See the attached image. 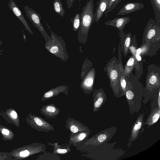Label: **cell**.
Listing matches in <instances>:
<instances>
[{"mask_svg": "<svg viewBox=\"0 0 160 160\" xmlns=\"http://www.w3.org/2000/svg\"><path fill=\"white\" fill-rule=\"evenodd\" d=\"M126 82L125 93L131 114L138 112L141 109L144 93L143 85L132 72L125 77Z\"/></svg>", "mask_w": 160, "mask_h": 160, "instance_id": "cell-1", "label": "cell"}, {"mask_svg": "<svg viewBox=\"0 0 160 160\" xmlns=\"http://www.w3.org/2000/svg\"><path fill=\"white\" fill-rule=\"evenodd\" d=\"M118 59L116 56L113 57L107 63L103 68L107 72L110 80V87L115 96L121 97L120 89L121 66L122 64L121 58V51L118 49Z\"/></svg>", "mask_w": 160, "mask_h": 160, "instance_id": "cell-2", "label": "cell"}, {"mask_svg": "<svg viewBox=\"0 0 160 160\" xmlns=\"http://www.w3.org/2000/svg\"><path fill=\"white\" fill-rule=\"evenodd\" d=\"M94 8L93 0H89L82 8L78 34V39L80 44L84 45L86 42L90 29L94 21Z\"/></svg>", "mask_w": 160, "mask_h": 160, "instance_id": "cell-3", "label": "cell"}, {"mask_svg": "<svg viewBox=\"0 0 160 160\" xmlns=\"http://www.w3.org/2000/svg\"><path fill=\"white\" fill-rule=\"evenodd\" d=\"M51 32L50 40L45 43V47L50 53L66 62L69 59L65 42L62 37L58 36L51 29L47 23H46Z\"/></svg>", "mask_w": 160, "mask_h": 160, "instance_id": "cell-4", "label": "cell"}, {"mask_svg": "<svg viewBox=\"0 0 160 160\" xmlns=\"http://www.w3.org/2000/svg\"><path fill=\"white\" fill-rule=\"evenodd\" d=\"M46 152L44 144L33 142L14 149L10 152L13 160H21L36 154Z\"/></svg>", "mask_w": 160, "mask_h": 160, "instance_id": "cell-5", "label": "cell"}, {"mask_svg": "<svg viewBox=\"0 0 160 160\" xmlns=\"http://www.w3.org/2000/svg\"><path fill=\"white\" fill-rule=\"evenodd\" d=\"M145 88L149 91L160 88V67L151 64L148 67Z\"/></svg>", "mask_w": 160, "mask_h": 160, "instance_id": "cell-6", "label": "cell"}, {"mask_svg": "<svg viewBox=\"0 0 160 160\" xmlns=\"http://www.w3.org/2000/svg\"><path fill=\"white\" fill-rule=\"evenodd\" d=\"M160 41V25L150 18L148 21L143 32L142 44L146 42Z\"/></svg>", "mask_w": 160, "mask_h": 160, "instance_id": "cell-7", "label": "cell"}, {"mask_svg": "<svg viewBox=\"0 0 160 160\" xmlns=\"http://www.w3.org/2000/svg\"><path fill=\"white\" fill-rule=\"evenodd\" d=\"M27 123L32 128L39 132H49L54 130L52 125L41 117L29 113L26 118Z\"/></svg>", "mask_w": 160, "mask_h": 160, "instance_id": "cell-8", "label": "cell"}, {"mask_svg": "<svg viewBox=\"0 0 160 160\" xmlns=\"http://www.w3.org/2000/svg\"><path fill=\"white\" fill-rule=\"evenodd\" d=\"M24 8L27 16L41 32L45 40V43H47L50 40V37L48 35L42 25L41 22L42 18L40 14L28 6H24Z\"/></svg>", "mask_w": 160, "mask_h": 160, "instance_id": "cell-9", "label": "cell"}, {"mask_svg": "<svg viewBox=\"0 0 160 160\" xmlns=\"http://www.w3.org/2000/svg\"><path fill=\"white\" fill-rule=\"evenodd\" d=\"M95 74V68H91L82 80L80 87L85 94L90 95L93 92Z\"/></svg>", "mask_w": 160, "mask_h": 160, "instance_id": "cell-10", "label": "cell"}, {"mask_svg": "<svg viewBox=\"0 0 160 160\" xmlns=\"http://www.w3.org/2000/svg\"><path fill=\"white\" fill-rule=\"evenodd\" d=\"M138 48V44L135 42L130 43L129 47L130 52L134 56L135 59V63L134 67L135 69V76L139 79L141 78L143 73V60L140 55L136 53V49Z\"/></svg>", "mask_w": 160, "mask_h": 160, "instance_id": "cell-11", "label": "cell"}, {"mask_svg": "<svg viewBox=\"0 0 160 160\" xmlns=\"http://www.w3.org/2000/svg\"><path fill=\"white\" fill-rule=\"evenodd\" d=\"M65 127L67 129L69 130L71 135L79 132L90 131L88 127L72 118H68Z\"/></svg>", "mask_w": 160, "mask_h": 160, "instance_id": "cell-12", "label": "cell"}, {"mask_svg": "<svg viewBox=\"0 0 160 160\" xmlns=\"http://www.w3.org/2000/svg\"><path fill=\"white\" fill-rule=\"evenodd\" d=\"M92 97L93 99V112L98 111L102 107L107 99V95L102 88L95 89L93 91Z\"/></svg>", "mask_w": 160, "mask_h": 160, "instance_id": "cell-13", "label": "cell"}, {"mask_svg": "<svg viewBox=\"0 0 160 160\" xmlns=\"http://www.w3.org/2000/svg\"><path fill=\"white\" fill-rule=\"evenodd\" d=\"M0 115L8 123L12 124L17 127H20V120L19 116L16 110L12 108L1 110Z\"/></svg>", "mask_w": 160, "mask_h": 160, "instance_id": "cell-14", "label": "cell"}, {"mask_svg": "<svg viewBox=\"0 0 160 160\" xmlns=\"http://www.w3.org/2000/svg\"><path fill=\"white\" fill-rule=\"evenodd\" d=\"M141 49L140 55L141 57H152L156 54L160 48V41L157 42H146L139 47Z\"/></svg>", "mask_w": 160, "mask_h": 160, "instance_id": "cell-15", "label": "cell"}, {"mask_svg": "<svg viewBox=\"0 0 160 160\" xmlns=\"http://www.w3.org/2000/svg\"><path fill=\"white\" fill-rule=\"evenodd\" d=\"M111 128L107 129L99 132L93 137L87 139L86 145H92L93 146H97L104 142L110 136Z\"/></svg>", "mask_w": 160, "mask_h": 160, "instance_id": "cell-16", "label": "cell"}, {"mask_svg": "<svg viewBox=\"0 0 160 160\" xmlns=\"http://www.w3.org/2000/svg\"><path fill=\"white\" fill-rule=\"evenodd\" d=\"M8 6L13 13L24 25L25 29L31 34L33 35L20 9L13 0H10L9 1Z\"/></svg>", "mask_w": 160, "mask_h": 160, "instance_id": "cell-17", "label": "cell"}, {"mask_svg": "<svg viewBox=\"0 0 160 160\" xmlns=\"http://www.w3.org/2000/svg\"><path fill=\"white\" fill-rule=\"evenodd\" d=\"M69 87L66 85H61L52 88L45 93L41 99L42 101H46L58 95L61 93H64L66 96L68 95Z\"/></svg>", "mask_w": 160, "mask_h": 160, "instance_id": "cell-18", "label": "cell"}, {"mask_svg": "<svg viewBox=\"0 0 160 160\" xmlns=\"http://www.w3.org/2000/svg\"><path fill=\"white\" fill-rule=\"evenodd\" d=\"M132 34L131 32L125 34L124 31L119 33L120 38V42L121 52H122L124 57H127L130 53L129 47L131 40L132 38Z\"/></svg>", "mask_w": 160, "mask_h": 160, "instance_id": "cell-19", "label": "cell"}, {"mask_svg": "<svg viewBox=\"0 0 160 160\" xmlns=\"http://www.w3.org/2000/svg\"><path fill=\"white\" fill-rule=\"evenodd\" d=\"M130 20L129 17L128 16L116 18L112 20L105 22V24L116 28L120 33L123 31L124 28L129 23Z\"/></svg>", "mask_w": 160, "mask_h": 160, "instance_id": "cell-20", "label": "cell"}, {"mask_svg": "<svg viewBox=\"0 0 160 160\" xmlns=\"http://www.w3.org/2000/svg\"><path fill=\"white\" fill-rule=\"evenodd\" d=\"M143 3L139 2H128L125 4L118 12V15H124L140 10L144 8Z\"/></svg>", "mask_w": 160, "mask_h": 160, "instance_id": "cell-21", "label": "cell"}, {"mask_svg": "<svg viewBox=\"0 0 160 160\" xmlns=\"http://www.w3.org/2000/svg\"><path fill=\"white\" fill-rule=\"evenodd\" d=\"M39 111L48 119L56 118L60 112V108L53 104L43 105Z\"/></svg>", "mask_w": 160, "mask_h": 160, "instance_id": "cell-22", "label": "cell"}, {"mask_svg": "<svg viewBox=\"0 0 160 160\" xmlns=\"http://www.w3.org/2000/svg\"><path fill=\"white\" fill-rule=\"evenodd\" d=\"M144 116L143 114L139 115L133 125L130 138L128 142V146H130L131 143L138 138L140 130L144 123Z\"/></svg>", "mask_w": 160, "mask_h": 160, "instance_id": "cell-23", "label": "cell"}, {"mask_svg": "<svg viewBox=\"0 0 160 160\" xmlns=\"http://www.w3.org/2000/svg\"><path fill=\"white\" fill-rule=\"evenodd\" d=\"M91 133V131L79 132L73 134H70L68 144L71 146L77 147L82 141L87 138Z\"/></svg>", "mask_w": 160, "mask_h": 160, "instance_id": "cell-24", "label": "cell"}, {"mask_svg": "<svg viewBox=\"0 0 160 160\" xmlns=\"http://www.w3.org/2000/svg\"><path fill=\"white\" fill-rule=\"evenodd\" d=\"M109 0H98L95 12L94 14V21L98 22L103 16L107 8Z\"/></svg>", "mask_w": 160, "mask_h": 160, "instance_id": "cell-25", "label": "cell"}, {"mask_svg": "<svg viewBox=\"0 0 160 160\" xmlns=\"http://www.w3.org/2000/svg\"><path fill=\"white\" fill-rule=\"evenodd\" d=\"M48 144L53 147V150L52 153L57 155L66 154L71 151L70 148L71 146L68 143L59 145L58 142H48Z\"/></svg>", "mask_w": 160, "mask_h": 160, "instance_id": "cell-26", "label": "cell"}, {"mask_svg": "<svg viewBox=\"0 0 160 160\" xmlns=\"http://www.w3.org/2000/svg\"><path fill=\"white\" fill-rule=\"evenodd\" d=\"M0 133L2 139L4 141H11L14 138L15 134L9 128L0 124Z\"/></svg>", "mask_w": 160, "mask_h": 160, "instance_id": "cell-27", "label": "cell"}, {"mask_svg": "<svg viewBox=\"0 0 160 160\" xmlns=\"http://www.w3.org/2000/svg\"><path fill=\"white\" fill-rule=\"evenodd\" d=\"M160 115V108L158 107L153 110H151L150 114L145 124L149 126L152 125L158 120Z\"/></svg>", "mask_w": 160, "mask_h": 160, "instance_id": "cell-28", "label": "cell"}, {"mask_svg": "<svg viewBox=\"0 0 160 160\" xmlns=\"http://www.w3.org/2000/svg\"><path fill=\"white\" fill-rule=\"evenodd\" d=\"M135 63V59L134 57L132 56H131L129 58L123 67V73L125 77L128 76L130 73L132 72Z\"/></svg>", "mask_w": 160, "mask_h": 160, "instance_id": "cell-29", "label": "cell"}, {"mask_svg": "<svg viewBox=\"0 0 160 160\" xmlns=\"http://www.w3.org/2000/svg\"><path fill=\"white\" fill-rule=\"evenodd\" d=\"M155 16V21L160 25V0H150Z\"/></svg>", "mask_w": 160, "mask_h": 160, "instance_id": "cell-30", "label": "cell"}, {"mask_svg": "<svg viewBox=\"0 0 160 160\" xmlns=\"http://www.w3.org/2000/svg\"><path fill=\"white\" fill-rule=\"evenodd\" d=\"M52 4L54 12L61 17H63L65 14V10L61 0H54Z\"/></svg>", "mask_w": 160, "mask_h": 160, "instance_id": "cell-31", "label": "cell"}, {"mask_svg": "<svg viewBox=\"0 0 160 160\" xmlns=\"http://www.w3.org/2000/svg\"><path fill=\"white\" fill-rule=\"evenodd\" d=\"M120 74V89L121 96H122L125 95L126 86V81L125 80V77L124 75L123 67L122 64L121 66Z\"/></svg>", "mask_w": 160, "mask_h": 160, "instance_id": "cell-32", "label": "cell"}, {"mask_svg": "<svg viewBox=\"0 0 160 160\" xmlns=\"http://www.w3.org/2000/svg\"><path fill=\"white\" fill-rule=\"evenodd\" d=\"M92 66L93 64L92 62L87 58H86L82 67L81 75L82 80L83 78L88 70L92 68Z\"/></svg>", "mask_w": 160, "mask_h": 160, "instance_id": "cell-33", "label": "cell"}, {"mask_svg": "<svg viewBox=\"0 0 160 160\" xmlns=\"http://www.w3.org/2000/svg\"><path fill=\"white\" fill-rule=\"evenodd\" d=\"M81 13H77L71 20L72 23L73 30L74 32L78 31L80 24Z\"/></svg>", "mask_w": 160, "mask_h": 160, "instance_id": "cell-34", "label": "cell"}, {"mask_svg": "<svg viewBox=\"0 0 160 160\" xmlns=\"http://www.w3.org/2000/svg\"><path fill=\"white\" fill-rule=\"evenodd\" d=\"M122 0H109L107 8L104 13L106 17L108 14L112 11Z\"/></svg>", "mask_w": 160, "mask_h": 160, "instance_id": "cell-35", "label": "cell"}, {"mask_svg": "<svg viewBox=\"0 0 160 160\" xmlns=\"http://www.w3.org/2000/svg\"><path fill=\"white\" fill-rule=\"evenodd\" d=\"M0 160H13L10 152H0Z\"/></svg>", "mask_w": 160, "mask_h": 160, "instance_id": "cell-36", "label": "cell"}, {"mask_svg": "<svg viewBox=\"0 0 160 160\" xmlns=\"http://www.w3.org/2000/svg\"><path fill=\"white\" fill-rule=\"evenodd\" d=\"M74 0H66L67 7L68 8L72 7Z\"/></svg>", "mask_w": 160, "mask_h": 160, "instance_id": "cell-37", "label": "cell"}, {"mask_svg": "<svg viewBox=\"0 0 160 160\" xmlns=\"http://www.w3.org/2000/svg\"><path fill=\"white\" fill-rule=\"evenodd\" d=\"M3 43V42L2 41H0V46L2 45Z\"/></svg>", "mask_w": 160, "mask_h": 160, "instance_id": "cell-38", "label": "cell"}, {"mask_svg": "<svg viewBox=\"0 0 160 160\" xmlns=\"http://www.w3.org/2000/svg\"><path fill=\"white\" fill-rule=\"evenodd\" d=\"M23 37H24V40L25 41H26V35H25V34H23Z\"/></svg>", "mask_w": 160, "mask_h": 160, "instance_id": "cell-39", "label": "cell"}, {"mask_svg": "<svg viewBox=\"0 0 160 160\" xmlns=\"http://www.w3.org/2000/svg\"><path fill=\"white\" fill-rule=\"evenodd\" d=\"M81 0H79V2H80Z\"/></svg>", "mask_w": 160, "mask_h": 160, "instance_id": "cell-40", "label": "cell"}, {"mask_svg": "<svg viewBox=\"0 0 160 160\" xmlns=\"http://www.w3.org/2000/svg\"></svg>", "mask_w": 160, "mask_h": 160, "instance_id": "cell-41", "label": "cell"}]
</instances>
